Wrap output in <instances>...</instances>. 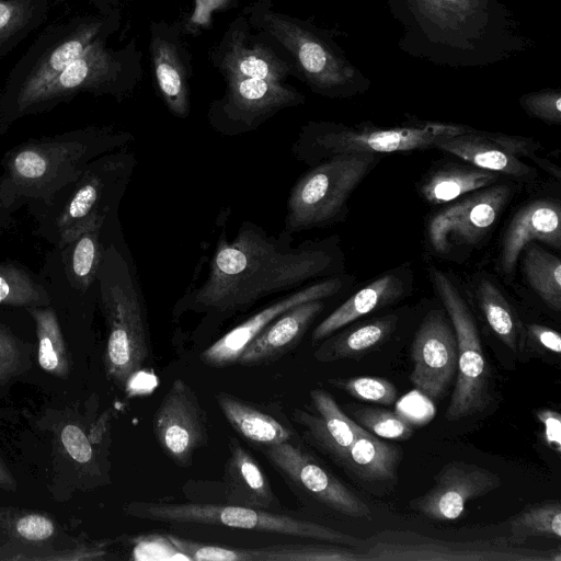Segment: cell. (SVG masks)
<instances>
[{
	"instance_id": "obj_19",
	"label": "cell",
	"mask_w": 561,
	"mask_h": 561,
	"mask_svg": "<svg viewBox=\"0 0 561 561\" xmlns=\"http://www.w3.org/2000/svg\"><path fill=\"white\" fill-rule=\"evenodd\" d=\"M502 485L496 472L462 460L449 461L437 472L433 486L410 501V508L435 520H456L467 503Z\"/></svg>"
},
{
	"instance_id": "obj_5",
	"label": "cell",
	"mask_w": 561,
	"mask_h": 561,
	"mask_svg": "<svg viewBox=\"0 0 561 561\" xmlns=\"http://www.w3.org/2000/svg\"><path fill=\"white\" fill-rule=\"evenodd\" d=\"M242 14L251 28L287 51L294 72L313 92L328 98H351L369 89L370 81L332 37L309 20L274 10L271 0H255Z\"/></svg>"
},
{
	"instance_id": "obj_21",
	"label": "cell",
	"mask_w": 561,
	"mask_h": 561,
	"mask_svg": "<svg viewBox=\"0 0 561 561\" xmlns=\"http://www.w3.org/2000/svg\"><path fill=\"white\" fill-rule=\"evenodd\" d=\"M344 286L343 277L330 276L289 293L252 314L210 344L201 353L202 363L214 368L237 364L244 348L284 312L307 301L325 300L339 294Z\"/></svg>"
},
{
	"instance_id": "obj_33",
	"label": "cell",
	"mask_w": 561,
	"mask_h": 561,
	"mask_svg": "<svg viewBox=\"0 0 561 561\" xmlns=\"http://www.w3.org/2000/svg\"><path fill=\"white\" fill-rule=\"evenodd\" d=\"M106 220L92 222L61 249L67 278L75 289L85 294L96 283L103 252V229Z\"/></svg>"
},
{
	"instance_id": "obj_27",
	"label": "cell",
	"mask_w": 561,
	"mask_h": 561,
	"mask_svg": "<svg viewBox=\"0 0 561 561\" xmlns=\"http://www.w3.org/2000/svg\"><path fill=\"white\" fill-rule=\"evenodd\" d=\"M310 399L316 414L296 409L294 419L309 440L337 463L352 445L359 425L350 419L327 390L312 389Z\"/></svg>"
},
{
	"instance_id": "obj_29",
	"label": "cell",
	"mask_w": 561,
	"mask_h": 561,
	"mask_svg": "<svg viewBox=\"0 0 561 561\" xmlns=\"http://www.w3.org/2000/svg\"><path fill=\"white\" fill-rule=\"evenodd\" d=\"M435 148L447 151L473 167L516 180H533L535 170L519 158L505 151L488 133L474 128L437 141Z\"/></svg>"
},
{
	"instance_id": "obj_14",
	"label": "cell",
	"mask_w": 561,
	"mask_h": 561,
	"mask_svg": "<svg viewBox=\"0 0 561 561\" xmlns=\"http://www.w3.org/2000/svg\"><path fill=\"white\" fill-rule=\"evenodd\" d=\"M225 80V94L208 111L210 125L224 135L252 131L279 111L304 104L306 100L302 93L283 82L245 77Z\"/></svg>"
},
{
	"instance_id": "obj_26",
	"label": "cell",
	"mask_w": 561,
	"mask_h": 561,
	"mask_svg": "<svg viewBox=\"0 0 561 561\" xmlns=\"http://www.w3.org/2000/svg\"><path fill=\"white\" fill-rule=\"evenodd\" d=\"M324 309V299L300 304L270 323L242 352L237 364H271L294 350Z\"/></svg>"
},
{
	"instance_id": "obj_1",
	"label": "cell",
	"mask_w": 561,
	"mask_h": 561,
	"mask_svg": "<svg viewBox=\"0 0 561 561\" xmlns=\"http://www.w3.org/2000/svg\"><path fill=\"white\" fill-rule=\"evenodd\" d=\"M340 261L328 240L293 247L289 233L283 231L276 238L247 221L232 241L221 234L206 279L176 301L173 314H202L201 329H216L267 296L332 276L339 272Z\"/></svg>"
},
{
	"instance_id": "obj_37",
	"label": "cell",
	"mask_w": 561,
	"mask_h": 561,
	"mask_svg": "<svg viewBox=\"0 0 561 561\" xmlns=\"http://www.w3.org/2000/svg\"><path fill=\"white\" fill-rule=\"evenodd\" d=\"M523 254V271L527 283L545 305L561 311V261L535 242L528 243Z\"/></svg>"
},
{
	"instance_id": "obj_45",
	"label": "cell",
	"mask_w": 561,
	"mask_h": 561,
	"mask_svg": "<svg viewBox=\"0 0 561 561\" xmlns=\"http://www.w3.org/2000/svg\"><path fill=\"white\" fill-rule=\"evenodd\" d=\"M25 355L23 343L5 327L0 325V385L20 373Z\"/></svg>"
},
{
	"instance_id": "obj_43",
	"label": "cell",
	"mask_w": 561,
	"mask_h": 561,
	"mask_svg": "<svg viewBox=\"0 0 561 561\" xmlns=\"http://www.w3.org/2000/svg\"><path fill=\"white\" fill-rule=\"evenodd\" d=\"M520 106L530 116L548 124H561V92L559 89H543L524 94Z\"/></svg>"
},
{
	"instance_id": "obj_46",
	"label": "cell",
	"mask_w": 561,
	"mask_h": 561,
	"mask_svg": "<svg viewBox=\"0 0 561 561\" xmlns=\"http://www.w3.org/2000/svg\"><path fill=\"white\" fill-rule=\"evenodd\" d=\"M137 560H188L167 537L144 539L134 549Z\"/></svg>"
},
{
	"instance_id": "obj_31",
	"label": "cell",
	"mask_w": 561,
	"mask_h": 561,
	"mask_svg": "<svg viewBox=\"0 0 561 561\" xmlns=\"http://www.w3.org/2000/svg\"><path fill=\"white\" fill-rule=\"evenodd\" d=\"M400 458L399 448L359 426L339 465L362 481L389 482L397 479Z\"/></svg>"
},
{
	"instance_id": "obj_23",
	"label": "cell",
	"mask_w": 561,
	"mask_h": 561,
	"mask_svg": "<svg viewBox=\"0 0 561 561\" xmlns=\"http://www.w3.org/2000/svg\"><path fill=\"white\" fill-rule=\"evenodd\" d=\"M168 538L192 561H366L359 549L324 541L229 548L172 535Z\"/></svg>"
},
{
	"instance_id": "obj_10",
	"label": "cell",
	"mask_w": 561,
	"mask_h": 561,
	"mask_svg": "<svg viewBox=\"0 0 561 561\" xmlns=\"http://www.w3.org/2000/svg\"><path fill=\"white\" fill-rule=\"evenodd\" d=\"M129 515L150 522L222 526L252 531L288 535L356 549L365 540L325 525L291 515L232 504L169 503L136 501L127 505Z\"/></svg>"
},
{
	"instance_id": "obj_49",
	"label": "cell",
	"mask_w": 561,
	"mask_h": 561,
	"mask_svg": "<svg viewBox=\"0 0 561 561\" xmlns=\"http://www.w3.org/2000/svg\"><path fill=\"white\" fill-rule=\"evenodd\" d=\"M538 422L542 425V437L546 445L561 454V415L552 409H539L535 412Z\"/></svg>"
},
{
	"instance_id": "obj_39",
	"label": "cell",
	"mask_w": 561,
	"mask_h": 561,
	"mask_svg": "<svg viewBox=\"0 0 561 561\" xmlns=\"http://www.w3.org/2000/svg\"><path fill=\"white\" fill-rule=\"evenodd\" d=\"M44 283L24 266L0 262V306L34 308L50 306Z\"/></svg>"
},
{
	"instance_id": "obj_18",
	"label": "cell",
	"mask_w": 561,
	"mask_h": 561,
	"mask_svg": "<svg viewBox=\"0 0 561 561\" xmlns=\"http://www.w3.org/2000/svg\"><path fill=\"white\" fill-rule=\"evenodd\" d=\"M410 381L423 394L438 399L457 370V342L444 310H431L422 320L411 345Z\"/></svg>"
},
{
	"instance_id": "obj_44",
	"label": "cell",
	"mask_w": 561,
	"mask_h": 561,
	"mask_svg": "<svg viewBox=\"0 0 561 561\" xmlns=\"http://www.w3.org/2000/svg\"><path fill=\"white\" fill-rule=\"evenodd\" d=\"M238 7V0H194L193 11L179 22L184 35L196 36L213 25V14Z\"/></svg>"
},
{
	"instance_id": "obj_36",
	"label": "cell",
	"mask_w": 561,
	"mask_h": 561,
	"mask_svg": "<svg viewBox=\"0 0 561 561\" xmlns=\"http://www.w3.org/2000/svg\"><path fill=\"white\" fill-rule=\"evenodd\" d=\"M476 298L488 325L495 336L512 352L520 348V322L508 300L489 278H481L477 285Z\"/></svg>"
},
{
	"instance_id": "obj_38",
	"label": "cell",
	"mask_w": 561,
	"mask_h": 561,
	"mask_svg": "<svg viewBox=\"0 0 561 561\" xmlns=\"http://www.w3.org/2000/svg\"><path fill=\"white\" fill-rule=\"evenodd\" d=\"M26 311L35 322L39 366L53 376L67 377L70 371V360L55 310L46 306L28 308Z\"/></svg>"
},
{
	"instance_id": "obj_7",
	"label": "cell",
	"mask_w": 561,
	"mask_h": 561,
	"mask_svg": "<svg viewBox=\"0 0 561 561\" xmlns=\"http://www.w3.org/2000/svg\"><path fill=\"white\" fill-rule=\"evenodd\" d=\"M136 163L135 153L126 147L92 160L78 180L35 217V232L61 250L92 222L117 214Z\"/></svg>"
},
{
	"instance_id": "obj_32",
	"label": "cell",
	"mask_w": 561,
	"mask_h": 561,
	"mask_svg": "<svg viewBox=\"0 0 561 561\" xmlns=\"http://www.w3.org/2000/svg\"><path fill=\"white\" fill-rule=\"evenodd\" d=\"M216 401L227 422L254 446H268L290 440L289 428L244 400L219 391L216 394Z\"/></svg>"
},
{
	"instance_id": "obj_12",
	"label": "cell",
	"mask_w": 561,
	"mask_h": 561,
	"mask_svg": "<svg viewBox=\"0 0 561 561\" xmlns=\"http://www.w3.org/2000/svg\"><path fill=\"white\" fill-rule=\"evenodd\" d=\"M512 539L451 541L410 530H382L364 542L366 561H561L560 549L515 546Z\"/></svg>"
},
{
	"instance_id": "obj_22",
	"label": "cell",
	"mask_w": 561,
	"mask_h": 561,
	"mask_svg": "<svg viewBox=\"0 0 561 561\" xmlns=\"http://www.w3.org/2000/svg\"><path fill=\"white\" fill-rule=\"evenodd\" d=\"M149 55L158 91L176 117L190 114L191 55L182 41L179 22H151Z\"/></svg>"
},
{
	"instance_id": "obj_40",
	"label": "cell",
	"mask_w": 561,
	"mask_h": 561,
	"mask_svg": "<svg viewBox=\"0 0 561 561\" xmlns=\"http://www.w3.org/2000/svg\"><path fill=\"white\" fill-rule=\"evenodd\" d=\"M512 540L522 543L529 537L561 538V505L547 502L526 507L510 522Z\"/></svg>"
},
{
	"instance_id": "obj_16",
	"label": "cell",
	"mask_w": 561,
	"mask_h": 561,
	"mask_svg": "<svg viewBox=\"0 0 561 561\" xmlns=\"http://www.w3.org/2000/svg\"><path fill=\"white\" fill-rule=\"evenodd\" d=\"M511 198V185L494 183L446 204L428 222L431 245L440 254L477 245L494 227Z\"/></svg>"
},
{
	"instance_id": "obj_17",
	"label": "cell",
	"mask_w": 561,
	"mask_h": 561,
	"mask_svg": "<svg viewBox=\"0 0 561 561\" xmlns=\"http://www.w3.org/2000/svg\"><path fill=\"white\" fill-rule=\"evenodd\" d=\"M162 451L178 466H192L195 453L208 440L207 415L197 394L181 378L172 381L153 419Z\"/></svg>"
},
{
	"instance_id": "obj_47",
	"label": "cell",
	"mask_w": 561,
	"mask_h": 561,
	"mask_svg": "<svg viewBox=\"0 0 561 561\" xmlns=\"http://www.w3.org/2000/svg\"><path fill=\"white\" fill-rule=\"evenodd\" d=\"M15 531L23 539L43 541L54 535L55 525L44 515L28 514L16 522Z\"/></svg>"
},
{
	"instance_id": "obj_30",
	"label": "cell",
	"mask_w": 561,
	"mask_h": 561,
	"mask_svg": "<svg viewBox=\"0 0 561 561\" xmlns=\"http://www.w3.org/2000/svg\"><path fill=\"white\" fill-rule=\"evenodd\" d=\"M398 321L399 317L391 313L335 332L322 340L313 356L321 363L359 358L388 341Z\"/></svg>"
},
{
	"instance_id": "obj_50",
	"label": "cell",
	"mask_w": 561,
	"mask_h": 561,
	"mask_svg": "<svg viewBox=\"0 0 561 561\" xmlns=\"http://www.w3.org/2000/svg\"><path fill=\"white\" fill-rule=\"evenodd\" d=\"M488 134L489 137L493 141L499 144L505 151L519 159L520 157H528L533 160L538 161L537 163H539L542 160L535 156V152L540 148V145L531 139L517 136H507L504 134Z\"/></svg>"
},
{
	"instance_id": "obj_35",
	"label": "cell",
	"mask_w": 561,
	"mask_h": 561,
	"mask_svg": "<svg viewBox=\"0 0 561 561\" xmlns=\"http://www.w3.org/2000/svg\"><path fill=\"white\" fill-rule=\"evenodd\" d=\"M50 0H0V60L47 19Z\"/></svg>"
},
{
	"instance_id": "obj_28",
	"label": "cell",
	"mask_w": 561,
	"mask_h": 561,
	"mask_svg": "<svg viewBox=\"0 0 561 561\" xmlns=\"http://www.w3.org/2000/svg\"><path fill=\"white\" fill-rule=\"evenodd\" d=\"M228 449L222 476L226 503L256 510H279V501L268 478L250 451L231 436Z\"/></svg>"
},
{
	"instance_id": "obj_24",
	"label": "cell",
	"mask_w": 561,
	"mask_h": 561,
	"mask_svg": "<svg viewBox=\"0 0 561 561\" xmlns=\"http://www.w3.org/2000/svg\"><path fill=\"white\" fill-rule=\"evenodd\" d=\"M539 241L561 249V206L557 201L536 199L520 207L510 221L502 240L500 270L510 276L524 248Z\"/></svg>"
},
{
	"instance_id": "obj_2",
	"label": "cell",
	"mask_w": 561,
	"mask_h": 561,
	"mask_svg": "<svg viewBox=\"0 0 561 561\" xmlns=\"http://www.w3.org/2000/svg\"><path fill=\"white\" fill-rule=\"evenodd\" d=\"M389 5L403 28L402 49L439 65L484 66L525 45L499 0H389Z\"/></svg>"
},
{
	"instance_id": "obj_6",
	"label": "cell",
	"mask_w": 561,
	"mask_h": 561,
	"mask_svg": "<svg viewBox=\"0 0 561 561\" xmlns=\"http://www.w3.org/2000/svg\"><path fill=\"white\" fill-rule=\"evenodd\" d=\"M121 25L119 11L83 14L48 25L9 72L0 91V135L21 119L31 99L60 75L75 59Z\"/></svg>"
},
{
	"instance_id": "obj_41",
	"label": "cell",
	"mask_w": 561,
	"mask_h": 561,
	"mask_svg": "<svg viewBox=\"0 0 561 561\" xmlns=\"http://www.w3.org/2000/svg\"><path fill=\"white\" fill-rule=\"evenodd\" d=\"M356 423L377 437L408 439L413 434V425L401 413L379 408L348 407Z\"/></svg>"
},
{
	"instance_id": "obj_53",
	"label": "cell",
	"mask_w": 561,
	"mask_h": 561,
	"mask_svg": "<svg viewBox=\"0 0 561 561\" xmlns=\"http://www.w3.org/2000/svg\"><path fill=\"white\" fill-rule=\"evenodd\" d=\"M88 1H90L93 5H95L101 14L106 15V14H111V13L119 11L118 0H88Z\"/></svg>"
},
{
	"instance_id": "obj_52",
	"label": "cell",
	"mask_w": 561,
	"mask_h": 561,
	"mask_svg": "<svg viewBox=\"0 0 561 561\" xmlns=\"http://www.w3.org/2000/svg\"><path fill=\"white\" fill-rule=\"evenodd\" d=\"M0 488L5 491H15L16 483L11 472L0 458Z\"/></svg>"
},
{
	"instance_id": "obj_20",
	"label": "cell",
	"mask_w": 561,
	"mask_h": 561,
	"mask_svg": "<svg viewBox=\"0 0 561 561\" xmlns=\"http://www.w3.org/2000/svg\"><path fill=\"white\" fill-rule=\"evenodd\" d=\"M251 26L241 13L228 26L209 58L224 78L245 77L283 82L294 73L289 59L270 44L251 41Z\"/></svg>"
},
{
	"instance_id": "obj_34",
	"label": "cell",
	"mask_w": 561,
	"mask_h": 561,
	"mask_svg": "<svg viewBox=\"0 0 561 561\" xmlns=\"http://www.w3.org/2000/svg\"><path fill=\"white\" fill-rule=\"evenodd\" d=\"M499 173L477 167H451L431 173L421 184L423 198L432 205H446L469 193L494 184Z\"/></svg>"
},
{
	"instance_id": "obj_25",
	"label": "cell",
	"mask_w": 561,
	"mask_h": 561,
	"mask_svg": "<svg viewBox=\"0 0 561 561\" xmlns=\"http://www.w3.org/2000/svg\"><path fill=\"white\" fill-rule=\"evenodd\" d=\"M411 289L412 275L409 271L396 270L381 275L325 317L313 329L312 342H321L362 317L401 300Z\"/></svg>"
},
{
	"instance_id": "obj_9",
	"label": "cell",
	"mask_w": 561,
	"mask_h": 561,
	"mask_svg": "<svg viewBox=\"0 0 561 561\" xmlns=\"http://www.w3.org/2000/svg\"><path fill=\"white\" fill-rule=\"evenodd\" d=\"M107 39L95 42L41 89L23 108L21 119L51 111L80 93L117 101L127 98L142 78L141 51L135 39L119 48L108 47Z\"/></svg>"
},
{
	"instance_id": "obj_13",
	"label": "cell",
	"mask_w": 561,
	"mask_h": 561,
	"mask_svg": "<svg viewBox=\"0 0 561 561\" xmlns=\"http://www.w3.org/2000/svg\"><path fill=\"white\" fill-rule=\"evenodd\" d=\"M434 288L454 328L457 342L456 382L446 410L448 421H459L486 409L491 401L490 369L471 310L450 277L431 270Z\"/></svg>"
},
{
	"instance_id": "obj_8",
	"label": "cell",
	"mask_w": 561,
	"mask_h": 561,
	"mask_svg": "<svg viewBox=\"0 0 561 561\" xmlns=\"http://www.w3.org/2000/svg\"><path fill=\"white\" fill-rule=\"evenodd\" d=\"M472 129L467 125L423 121L394 127L309 122L301 127L293 152L297 159L312 167L344 153L380 154L435 148L440 139Z\"/></svg>"
},
{
	"instance_id": "obj_42",
	"label": "cell",
	"mask_w": 561,
	"mask_h": 561,
	"mask_svg": "<svg viewBox=\"0 0 561 561\" xmlns=\"http://www.w3.org/2000/svg\"><path fill=\"white\" fill-rule=\"evenodd\" d=\"M329 382L358 400L389 405L397 399V388L388 379L375 376L334 378Z\"/></svg>"
},
{
	"instance_id": "obj_3",
	"label": "cell",
	"mask_w": 561,
	"mask_h": 561,
	"mask_svg": "<svg viewBox=\"0 0 561 561\" xmlns=\"http://www.w3.org/2000/svg\"><path fill=\"white\" fill-rule=\"evenodd\" d=\"M133 140L130 133L113 126L89 125L32 138L7 151L0 163V229L22 208L41 215L92 160Z\"/></svg>"
},
{
	"instance_id": "obj_48",
	"label": "cell",
	"mask_w": 561,
	"mask_h": 561,
	"mask_svg": "<svg viewBox=\"0 0 561 561\" xmlns=\"http://www.w3.org/2000/svg\"><path fill=\"white\" fill-rule=\"evenodd\" d=\"M61 443L66 451L77 462L85 463L92 458V446L83 431L73 424L66 425L61 431Z\"/></svg>"
},
{
	"instance_id": "obj_11",
	"label": "cell",
	"mask_w": 561,
	"mask_h": 561,
	"mask_svg": "<svg viewBox=\"0 0 561 561\" xmlns=\"http://www.w3.org/2000/svg\"><path fill=\"white\" fill-rule=\"evenodd\" d=\"M379 160L376 153H344L312 165L291 187L284 231L291 234L341 220L351 195Z\"/></svg>"
},
{
	"instance_id": "obj_4",
	"label": "cell",
	"mask_w": 561,
	"mask_h": 561,
	"mask_svg": "<svg viewBox=\"0 0 561 561\" xmlns=\"http://www.w3.org/2000/svg\"><path fill=\"white\" fill-rule=\"evenodd\" d=\"M95 284L107 328L105 370L115 385L127 390L148 365L151 346L145 296L122 234L103 241Z\"/></svg>"
},
{
	"instance_id": "obj_15",
	"label": "cell",
	"mask_w": 561,
	"mask_h": 561,
	"mask_svg": "<svg viewBox=\"0 0 561 561\" xmlns=\"http://www.w3.org/2000/svg\"><path fill=\"white\" fill-rule=\"evenodd\" d=\"M255 447L298 496L348 517L371 519L370 507L300 447L290 442Z\"/></svg>"
},
{
	"instance_id": "obj_51",
	"label": "cell",
	"mask_w": 561,
	"mask_h": 561,
	"mask_svg": "<svg viewBox=\"0 0 561 561\" xmlns=\"http://www.w3.org/2000/svg\"><path fill=\"white\" fill-rule=\"evenodd\" d=\"M527 335L539 350L560 355L561 336L558 331L546 325L533 323L527 327Z\"/></svg>"
}]
</instances>
